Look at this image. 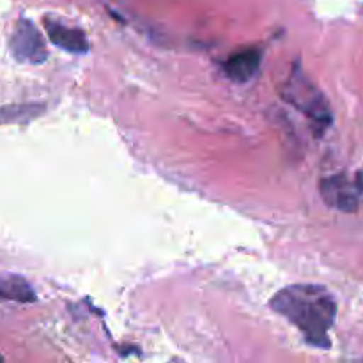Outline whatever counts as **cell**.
I'll return each mask as SVG.
<instances>
[{
	"label": "cell",
	"mask_w": 363,
	"mask_h": 363,
	"mask_svg": "<svg viewBox=\"0 0 363 363\" xmlns=\"http://www.w3.org/2000/svg\"><path fill=\"white\" fill-rule=\"evenodd\" d=\"M9 50L14 59L27 64H43L48 57L41 32L30 20L25 18L14 25V30L9 38Z\"/></svg>",
	"instance_id": "277c9868"
},
{
	"label": "cell",
	"mask_w": 363,
	"mask_h": 363,
	"mask_svg": "<svg viewBox=\"0 0 363 363\" xmlns=\"http://www.w3.org/2000/svg\"><path fill=\"white\" fill-rule=\"evenodd\" d=\"M0 301L32 303V301H35V291L32 289V286L23 277H0Z\"/></svg>",
	"instance_id": "52a82bcc"
},
{
	"label": "cell",
	"mask_w": 363,
	"mask_h": 363,
	"mask_svg": "<svg viewBox=\"0 0 363 363\" xmlns=\"http://www.w3.org/2000/svg\"><path fill=\"white\" fill-rule=\"evenodd\" d=\"M261 59L262 53L259 50H243V52L234 53L225 60L223 71L236 84H247L257 74L259 67H261Z\"/></svg>",
	"instance_id": "8992f818"
},
{
	"label": "cell",
	"mask_w": 363,
	"mask_h": 363,
	"mask_svg": "<svg viewBox=\"0 0 363 363\" xmlns=\"http://www.w3.org/2000/svg\"><path fill=\"white\" fill-rule=\"evenodd\" d=\"M45 28L50 41L55 46H59V48L66 50L69 53H87V35L80 28L67 27V25L60 23L57 20H50V18L45 20Z\"/></svg>",
	"instance_id": "5b68a950"
},
{
	"label": "cell",
	"mask_w": 363,
	"mask_h": 363,
	"mask_svg": "<svg viewBox=\"0 0 363 363\" xmlns=\"http://www.w3.org/2000/svg\"><path fill=\"white\" fill-rule=\"evenodd\" d=\"M280 96L289 105L300 110L305 117H308L314 123V126L318 128V133L326 131L332 124L333 116L332 110H330L328 99L308 80L307 74L300 69V66L293 67V73L284 84Z\"/></svg>",
	"instance_id": "7a4b0ae2"
},
{
	"label": "cell",
	"mask_w": 363,
	"mask_h": 363,
	"mask_svg": "<svg viewBox=\"0 0 363 363\" xmlns=\"http://www.w3.org/2000/svg\"><path fill=\"white\" fill-rule=\"evenodd\" d=\"M323 201L332 208L344 213H353L363 201V177L358 174L351 177L347 174H335L321 181Z\"/></svg>",
	"instance_id": "3957f363"
},
{
	"label": "cell",
	"mask_w": 363,
	"mask_h": 363,
	"mask_svg": "<svg viewBox=\"0 0 363 363\" xmlns=\"http://www.w3.org/2000/svg\"><path fill=\"white\" fill-rule=\"evenodd\" d=\"M269 308L296 326L311 346L328 350V333L337 318V301L326 287L315 284L284 287L269 300Z\"/></svg>",
	"instance_id": "6da1fadb"
}]
</instances>
